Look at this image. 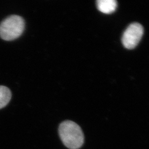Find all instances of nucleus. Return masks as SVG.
Wrapping results in <instances>:
<instances>
[{"mask_svg":"<svg viewBox=\"0 0 149 149\" xmlns=\"http://www.w3.org/2000/svg\"><path fill=\"white\" fill-rule=\"evenodd\" d=\"M144 34V28L138 23L129 25L123 34L122 43L125 48L132 49L136 47Z\"/></svg>","mask_w":149,"mask_h":149,"instance_id":"nucleus-3","label":"nucleus"},{"mask_svg":"<svg viewBox=\"0 0 149 149\" xmlns=\"http://www.w3.org/2000/svg\"><path fill=\"white\" fill-rule=\"evenodd\" d=\"M11 91L4 86H0V109L8 104L11 99Z\"/></svg>","mask_w":149,"mask_h":149,"instance_id":"nucleus-5","label":"nucleus"},{"mask_svg":"<svg viewBox=\"0 0 149 149\" xmlns=\"http://www.w3.org/2000/svg\"><path fill=\"white\" fill-rule=\"evenodd\" d=\"M96 3L98 10L106 14L113 13L117 7V2L116 0H98Z\"/></svg>","mask_w":149,"mask_h":149,"instance_id":"nucleus-4","label":"nucleus"},{"mask_svg":"<svg viewBox=\"0 0 149 149\" xmlns=\"http://www.w3.org/2000/svg\"><path fill=\"white\" fill-rule=\"evenodd\" d=\"M25 22L18 15H12L5 18L0 24V37L11 41L19 37L24 32Z\"/></svg>","mask_w":149,"mask_h":149,"instance_id":"nucleus-2","label":"nucleus"},{"mask_svg":"<svg viewBox=\"0 0 149 149\" xmlns=\"http://www.w3.org/2000/svg\"><path fill=\"white\" fill-rule=\"evenodd\" d=\"M60 139L70 149H79L84 143V135L80 126L71 120L61 123L59 128Z\"/></svg>","mask_w":149,"mask_h":149,"instance_id":"nucleus-1","label":"nucleus"}]
</instances>
